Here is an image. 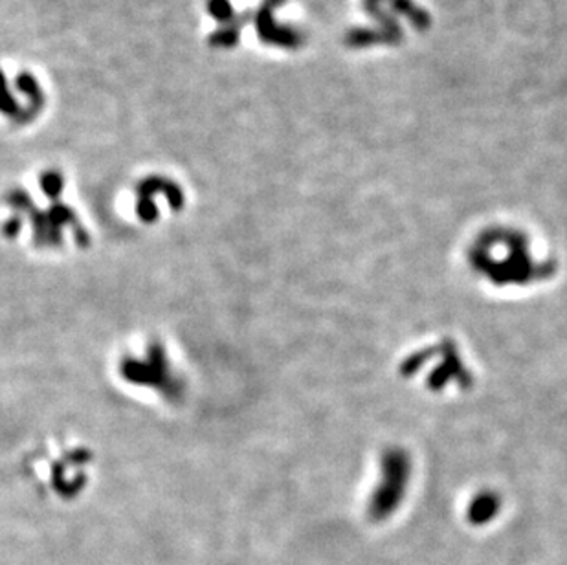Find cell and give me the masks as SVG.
<instances>
[{"mask_svg":"<svg viewBox=\"0 0 567 565\" xmlns=\"http://www.w3.org/2000/svg\"><path fill=\"white\" fill-rule=\"evenodd\" d=\"M492 248H496V253H502V257L492 255H482L476 253L478 266L483 268L494 281H529V277L534 273L532 263L529 259L527 244H523L522 239L514 235H500L494 233L492 237L483 239Z\"/></svg>","mask_w":567,"mask_h":565,"instance_id":"1","label":"cell"},{"mask_svg":"<svg viewBox=\"0 0 567 565\" xmlns=\"http://www.w3.org/2000/svg\"><path fill=\"white\" fill-rule=\"evenodd\" d=\"M408 474L410 464L401 451H392L384 459V481L371 500V516L374 520H384L397 509L404 496Z\"/></svg>","mask_w":567,"mask_h":565,"instance_id":"2","label":"cell"},{"mask_svg":"<svg viewBox=\"0 0 567 565\" xmlns=\"http://www.w3.org/2000/svg\"><path fill=\"white\" fill-rule=\"evenodd\" d=\"M498 509H500L498 498L492 496V494H483L474 503H472L468 518H470L472 523L482 525V523L491 521V518L498 512Z\"/></svg>","mask_w":567,"mask_h":565,"instance_id":"3","label":"cell"}]
</instances>
